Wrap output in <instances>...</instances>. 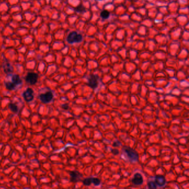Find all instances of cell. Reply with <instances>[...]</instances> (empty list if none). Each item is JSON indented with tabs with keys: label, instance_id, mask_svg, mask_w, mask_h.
<instances>
[{
	"label": "cell",
	"instance_id": "cell-18",
	"mask_svg": "<svg viewBox=\"0 0 189 189\" xmlns=\"http://www.w3.org/2000/svg\"><path fill=\"white\" fill-rule=\"evenodd\" d=\"M120 145H122V144L119 141H115L113 143V146L114 147H119V146H120Z\"/></svg>",
	"mask_w": 189,
	"mask_h": 189
},
{
	"label": "cell",
	"instance_id": "cell-12",
	"mask_svg": "<svg viewBox=\"0 0 189 189\" xmlns=\"http://www.w3.org/2000/svg\"><path fill=\"white\" fill-rule=\"evenodd\" d=\"M75 11H77V12H79L80 13H84L86 12V11H87L86 8L83 5H79V6H78L75 8Z\"/></svg>",
	"mask_w": 189,
	"mask_h": 189
},
{
	"label": "cell",
	"instance_id": "cell-13",
	"mask_svg": "<svg viewBox=\"0 0 189 189\" xmlns=\"http://www.w3.org/2000/svg\"><path fill=\"white\" fill-rule=\"evenodd\" d=\"M9 108L11 109V111H12L15 113H17L18 111V107L14 103H10L9 104Z\"/></svg>",
	"mask_w": 189,
	"mask_h": 189
},
{
	"label": "cell",
	"instance_id": "cell-9",
	"mask_svg": "<svg viewBox=\"0 0 189 189\" xmlns=\"http://www.w3.org/2000/svg\"><path fill=\"white\" fill-rule=\"evenodd\" d=\"M70 176H71V180L73 182H77L81 180V178L82 177V175L77 171L71 172L70 173Z\"/></svg>",
	"mask_w": 189,
	"mask_h": 189
},
{
	"label": "cell",
	"instance_id": "cell-8",
	"mask_svg": "<svg viewBox=\"0 0 189 189\" xmlns=\"http://www.w3.org/2000/svg\"><path fill=\"white\" fill-rule=\"evenodd\" d=\"M88 85L91 88L94 89L98 86V77L96 75H91L88 78Z\"/></svg>",
	"mask_w": 189,
	"mask_h": 189
},
{
	"label": "cell",
	"instance_id": "cell-10",
	"mask_svg": "<svg viewBox=\"0 0 189 189\" xmlns=\"http://www.w3.org/2000/svg\"><path fill=\"white\" fill-rule=\"evenodd\" d=\"M155 183L157 186L162 187L165 185L166 180L163 176H156L155 177Z\"/></svg>",
	"mask_w": 189,
	"mask_h": 189
},
{
	"label": "cell",
	"instance_id": "cell-4",
	"mask_svg": "<svg viewBox=\"0 0 189 189\" xmlns=\"http://www.w3.org/2000/svg\"><path fill=\"white\" fill-rule=\"evenodd\" d=\"M39 98L43 103L47 104L50 102L53 98V94L52 91H48L40 94Z\"/></svg>",
	"mask_w": 189,
	"mask_h": 189
},
{
	"label": "cell",
	"instance_id": "cell-2",
	"mask_svg": "<svg viewBox=\"0 0 189 189\" xmlns=\"http://www.w3.org/2000/svg\"><path fill=\"white\" fill-rule=\"evenodd\" d=\"M124 153L127 156L128 160L132 163H135L138 161L139 159V155L138 153L129 147H124L123 149Z\"/></svg>",
	"mask_w": 189,
	"mask_h": 189
},
{
	"label": "cell",
	"instance_id": "cell-15",
	"mask_svg": "<svg viewBox=\"0 0 189 189\" xmlns=\"http://www.w3.org/2000/svg\"><path fill=\"white\" fill-rule=\"evenodd\" d=\"M83 184L85 186H89L91 185V178H85L83 180Z\"/></svg>",
	"mask_w": 189,
	"mask_h": 189
},
{
	"label": "cell",
	"instance_id": "cell-16",
	"mask_svg": "<svg viewBox=\"0 0 189 189\" xmlns=\"http://www.w3.org/2000/svg\"><path fill=\"white\" fill-rule=\"evenodd\" d=\"M91 183L96 186H98L100 184V180L96 178H91Z\"/></svg>",
	"mask_w": 189,
	"mask_h": 189
},
{
	"label": "cell",
	"instance_id": "cell-14",
	"mask_svg": "<svg viewBox=\"0 0 189 189\" xmlns=\"http://www.w3.org/2000/svg\"><path fill=\"white\" fill-rule=\"evenodd\" d=\"M109 15H110V13L107 10H104L100 13V16L104 19L108 18L109 17Z\"/></svg>",
	"mask_w": 189,
	"mask_h": 189
},
{
	"label": "cell",
	"instance_id": "cell-5",
	"mask_svg": "<svg viewBox=\"0 0 189 189\" xmlns=\"http://www.w3.org/2000/svg\"><path fill=\"white\" fill-rule=\"evenodd\" d=\"M38 78V75L33 72H30L25 77L26 82L30 85H34L37 82Z\"/></svg>",
	"mask_w": 189,
	"mask_h": 189
},
{
	"label": "cell",
	"instance_id": "cell-19",
	"mask_svg": "<svg viewBox=\"0 0 189 189\" xmlns=\"http://www.w3.org/2000/svg\"><path fill=\"white\" fill-rule=\"evenodd\" d=\"M112 153L115 155H117L119 153V151L117 149H114L112 150Z\"/></svg>",
	"mask_w": 189,
	"mask_h": 189
},
{
	"label": "cell",
	"instance_id": "cell-11",
	"mask_svg": "<svg viewBox=\"0 0 189 189\" xmlns=\"http://www.w3.org/2000/svg\"><path fill=\"white\" fill-rule=\"evenodd\" d=\"M3 69L4 72L7 74H10L13 72V67L8 62H5L3 63Z\"/></svg>",
	"mask_w": 189,
	"mask_h": 189
},
{
	"label": "cell",
	"instance_id": "cell-21",
	"mask_svg": "<svg viewBox=\"0 0 189 189\" xmlns=\"http://www.w3.org/2000/svg\"><path fill=\"white\" fill-rule=\"evenodd\" d=\"M99 1H102V0H99Z\"/></svg>",
	"mask_w": 189,
	"mask_h": 189
},
{
	"label": "cell",
	"instance_id": "cell-1",
	"mask_svg": "<svg viewBox=\"0 0 189 189\" xmlns=\"http://www.w3.org/2000/svg\"><path fill=\"white\" fill-rule=\"evenodd\" d=\"M22 81L18 74L11 75L10 78L5 81V85L7 89L9 91H13L16 89L18 86L21 85Z\"/></svg>",
	"mask_w": 189,
	"mask_h": 189
},
{
	"label": "cell",
	"instance_id": "cell-6",
	"mask_svg": "<svg viewBox=\"0 0 189 189\" xmlns=\"http://www.w3.org/2000/svg\"><path fill=\"white\" fill-rule=\"evenodd\" d=\"M24 98L27 102H30L34 99V92L32 88H28L23 93Z\"/></svg>",
	"mask_w": 189,
	"mask_h": 189
},
{
	"label": "cell",
	"instance_id": "cell-3",
	"mask_svg": "<svg viewBox=\"0 0 189 189\" xmlns=\"http://www.w3.org/2000/svg\"><path fill=\"white\" fill-rule=\"evenodd\" d=\"M83 36L77 32H72L69 33L67 38V41L70 44L79 43L82 41Z\"/></svg>",
	"mask_w": 189,
	"mask_h": 189
},
{
	"label": "cell",
	"instance_id": "cell-7",
	"mask_svg": "<svg viewBox=\"0 0 189 189\" xmlns=\"http://www.w3.org/2000/svg\"><path fill=\"white\" fill-rule=\"evenodd\" d=\"M144 180L143 176L140 173H137L134 174L133 178H132V182L133 184L135 185H141L143 184Z\"/></svg>",
	"mask_w": 189,
	"mask_h": 189
},
{
	"label": "cell",
	"instance_id": "cell-17",
	"mask_svg": "<svg viewBox=\"0 0 189 189\" xmlns=\"http://www.w3.org/2000/svg\"><path fill=\"white\" fill-rule=\"evenodd\" d=\"M148 187L150 189H156L157 188V185L155 182L153 181H149L148 183Z\"/></svg>",
	"mask_w": 189,
	"mask_h": 189
},
{
	"label": "cell",
	"instance_id": "cell-20",
	"mask_svg": "<svg viewBox=\"0 0 189 189\" xmlns=\"http://www.w3.org/2000/svg\"><path fill=\"white\" fill-rule=\"evenodd\" d=\"M62 108H64L65 109H67L69 108V107H68V104H64V105L62 106Z\"/></svg>",
	"mask_w": 189,
	"mask_h": 189
}]
</instances>
